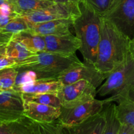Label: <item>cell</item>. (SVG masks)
Listing matches in <instances>:
<instances>
[{"mask_svg":"<svg viewBox=\"0 0 134 134\" xmlns=\"http://www.w3.org/2000/svg\"><path fill=\"white\" fill-rule=\"evenodd\" d=\"M130 40L113 24L103 18L102 35L95 64L96 68L108 76L128 58L130 53Z\"/></svg>","mask_w":134,"mask_h":134,"instance_id":"obj_1","label":"cell"},{"mask_svg":"<svg viewBox=\"0 0 134 134\" xmlns=\"http://www.w3.org/2000/svg\"><path fill=\"white\" fill-rule=\"evenodd\" d=\"M81 14L73 20L76 36L81 42L79 51L85 62L96 64L102 35L103 16L85 3L79 4Z\"/></svg>","mask_w":134,"mask_h":134,"instance_id":"obj_2","label":"cell"},{"mask_svg":"<svg viewBox=\"0 0 134 134\" xmlns=\"http://www.w3.org/2000/svg\"><path fill=\"white\" fill-rule=\"evenodd\" d=\"M81 63L76 54L66 56L44 51L17 63L14 68L33 71L37 79H58L62 73Z\"/></svg>","mask_w":134,"mask_h":134,"instance_id":"obj_3","label":"cell"},{"mask_svg":"<svg viewBox=\"0 0 134 134\" xmlns=\"http://www.w3.org/2000/svg\"><path fill=\"white\" fill-rule=\"evenodd\" d=\"M134 85V59L128 55L126 60L107 76L97 90L100 96H116L131 85Z\"/></svg>","mask_w":134,"mask_h":134,"instance_id":"obj_4","label":"cell"},{"mask_svg":"<svg viewBox=\"0 0 134 134\" xmlns=\"http://www.w3.org/2000/svg\"><path fill=\"white\" fill-rule=\"evenodd\" d=\"M112 103L109 98L99 100L94 99L86 103L69 108L61 107V115L58 122L65 127L77 125L89 118L100 113L104 109L105 105Z\"/></svg>","mask_w":134,"mask_h":134,"instance_id":"obj_5","label":"cell"},{"mask_svg":"<svg viewBox=\"0 0 134 134\" xmlns=\"http://www.w3.org/2000/svg\"><path fill=\"white\" fill-rule=\"evenodd\" d=\"M103 18L130 39L134 37V0H113Z\"/></svg>","mask_w":134,"mask_h":134,"instance_id":"obj_6","label":"cell"},{"mask_svg":"<svg viewBox=\"0 0 134 134\" xmlns=\"http://www.w3.org/2000/svg\"><path fill=\"white\" fill-rule=\"evenodd\" d=\"M97 88L86 81L63 85L57 94L62 107H75L95 99Z\"/></svg>","mask_w":134,"mask_h":134,"instance_id":"obj_7","label":"cell"},{"mask_svg":"<svg viewBox=\"0 0 134 134\" xmlns=\"http://www.w3.org/2000/svg\"><path fill=\"white\" fill-rule=\"evenodd\" d=\"M80 14L79 5L56 2L48 7L27 13L21 17L25 18L30 24H34L55 20H75Z\"/></svg>","mask_w":134,"mask_h":134,"instance_id":"obj_8","label":"cell"},{"mask_svg":"<svg viewBox=\"0 0 134 134\" xmlns=\"http://www.w3.org/2000/svg\"><path fill=\"white\" fill-rule=\"evenodd\" d=\"M107 77L106 75L96 68L95 64L84 61L64 71L58 77V79L63 85H69L84 80L98 88Z\"/></svg>","mask_w":134,"mask_h":134,"instance_id":"obj_9","label":"cell"},{"mask_svg":"<svg viewBox=\"0 0 134 134\" xmlns=\"http://www.w3.org/2000/svg\"><path fill=\"white\" fill-rule=\"evenodd\" d=\"M24 111L22 93L14 89L0 92V124L18 120L24 116Z\"/></svg>","mask_w":134,"mask_h":134,"instance_id":"obj_10","label":"cell"},{"mask_svg":"<svg viewBox=\"0 0 134 134\" xmlns=\"http://www.w3.org/2000/svg\"><path fill=\"white\" fill-rule=\"evenodd\" d=\"M46 51L52 53L71 56L75 54L81 47V42L71 33L65 35L44 36Z\"/></svg>","mask_w":134,"mask_h":134,"instance_id":"obj_11","label":"cell"},{"mask_svg":"<svg viewBox=\"0 0 134 134\" xmlns=\"http://www.w3.org/2000/svg\"><path fill=\"white\" fill-rule=\"evenodd\" d=\"M24 102V116L37 123H52L58 120L61 108L32 102Z\"/></svg>","mask_w":134,"mask_h":134,"instance_id":"obj_12","label":"cell"},{"mask_svg":"<svg viewBox=\"0 0 134 134\" xmlns=\"http://www.w3.org/2000/svg\"><path fill=\"white\" fill-rule=\"evenodd\" d=\"M73 19H60L34 24H31L27 31L41 36L69 34H71L69 29L73 27Z\"/></svg>","mask_w":134,"mask_h":134,"instance_id":"obj_13","label":"cell"},{"mask_svg":"<svg viewBox=\"0 0 134 134\" xmlns=\"http://www.w3.org/2000/svg\"><path fill=\"white\" fill-rule=\"evenodd\" d=\"M105 126V116L103 110L100 113L85 121L69 127H64L67 134H103Z\"/></svg>","mask_w":134,"mask_h":134,"instance_id":"obj_14","label":"cell"},{"mask_svg":"<svg viewBox=\"0 0 134 134\" xmlns=\"http://www.w3.org/2000/svg\"><path fill=\"white\" fill-rule=\"evenodd\" d=\"M63 84L56 79H37L30 83L16 88L14 90L26 94H56L58 93Z\"/></svg>","mask_w":134,"mask_h":134,"instance_id":"obj_15","label":"cell"},{"mask_svg":"<svg viewBox=\"0 0 134 134\" xmlns=\"http://www.w3.org/2000/svg\"><path fill=\"white\" fill-rule=\"evenodd\" d=\"M55 3L54 0H9L12 11L18 16L48 7Z\"/></svg>","mask_w":134,"mask_h":134,"instance_id":"obj_16","label":"cell"},{"mask_svg":"<svg viewBox=\"0 0 134 134\" xmlns=\"http://www.w3.org/2000/svg\"><path fill=\"white\" fill-rule=\"evenodd\" d=\"M0 134H38L35 122L23 116L18 120L0 124Z\"/></svg>","mask_w":134,"mask_h":134,"instance_id":"obj_17","label":"cell"},{"mask_svg":"<svg viewBox=\"0 0 134 134\" xmlns=\"http://www.w3.org/2000/svg\"><path fill=\"white\" fill-rule=\"evenodd\" d=\"M30 27L31 24L25 18L16 16L0 29V42L7 44L20 33L28 31Z\"/></svg>","mask_w":134,"mask_h":134,"instance_id":"obj_18","label":"cell"},{"mask_svg":"<svg viewBox=\"0 0 134 134\" xmlns=\"http://www.w3.org/2000/svg\"><path fill=\"white\" fill-rule=\"evenodd\" d=\"M36 53L31 52L24 44L16 38H13L8 42L5 47V56L17 63L20 62Z\"/></svg>","mask_w":134,"mask_h":134,"instance_id":"obj_19","label":"cell"},{"mask_svg":"<svg viewBox=\"0 0 134 134\" xmlns=\"http://www.w3.org/2000/svg\"><path fill=\"white\" fill-rule=\"evenodd\" d=\"M13 38H16L23 43L30 51L34 53L46 51V44L44 36L35 35L29 31H24Z\"/></svg>","mask_w":134,"mask_h":134,"instance_id":"obj_20","label":"cell"},{"mask_svg":"<svg viewBox=\"0 0 134 134\" xmlns=\"http://www.w3.org/2000/svg\"><path fill=\"white\" fill-rule=\"evenodd\" d=\"M105 116V126L103 134H118L121 126L116 113V105L113 102L107 104L103 109Z\"/></svg>","mask_w":134,"mask_h":134,"instance_id":"obj_21","label":"cell"},{"mask_svg":"<svg viewBox=\"0 0 134 134\" xmlns=\"http://www.w3.org/2000/svg\"><path fill=\"white\" fill-rule=\"evenodd\" d=\"M22 94L24 101L35 102L55 107H62L60 99L56 94Z\"/></svg>","mask_w":134,"mask_h":134,"instance_id":"obj_22","label":"cell"},{"mask_svg":"<svg viewBox=\"0 0 134 134\" xmlns=\"http://www.w3.org/2000/svg\"><path fill=\"white\" fill-rule=\"evenodd\" d=\"M18 73V69L15 68L0 71V90L5 91L14 88Z\"/></svg>","mask_w":134,"mask_h":134,"instance_id":"obj_23","label":"cell"},{"mask_svg":"<svg viewBox=\"0 0 134 134\" xmlns=\"http://www.w3.org/2000/svg\"><path fill=\"white\" fill-rule=\"evenodd\" d=\"M35 124L38 134H67L58 120L52 123L35 122Z\"/></svg>","mask_w":134,"mask_h":134,"instance_id":"obj_24","label":"cell"},{"mask_svg":"<svg viewBox=\"0 0 134 134\" xmlns=\"http://www.w3.org/2000/svg\"><path fill=\"white\" fill-rule=\"evenodd\" d=\"M18 73L13 89L37 80V76L34 71L29 69H18Z\"/></svg>","mask_w":134,"mask_h":134,"instance_id":"obj_25","label":"cell"},{"mask_svg":"<svg viewBox=\"0 0 134 134\" xmlns=\"http://www.w3.org/2000/svg\"><path fill=\"white\" fill-rule=\"evenodd\" d=\"M113 0H83L82 2L94 9L103 16L111 7Z\"/></svg>","mask_w":134,"mask_h":134,"instance_id":"obj_26","label":"cell"},{"mask_svg":"<svg viewBox=\"0 0 134 134\" xmlns=\"http://www.w3.org/2000/svg\"><path fill=\"white\" fill-rule=\"evenodd\" d=\"M16 64V62L10 58L5 55H0V71L7 68H14Z\"/></svg>","mask_w":134,"mask_h":134,"instance_id":"obj_27","label":"cell"},{"mask_svg":"<svg viewBox=\"0 0 134 134\" xmlns=\"http://www.w3.org/2000/svg\"><path fill=\"white\" fill-rule=\"evenodd\" d=\"M18 16L16 15H10V16H6L3 15V14H0V29L3 27L4 26H6L9 22L14 19Z\"/></svg>","mask_w":134,"mask_h":134,"instance_id":"obj_28","label":"cell"},{"mask_svg":"<svg viewBox=\"0 0 134 134\" xmlns=\"http://www.w3.org/2000/svg\"><path fill=\"white\" fill-rule=\"evenodd\" d=\"M118 134H134V128L127 124H121Z\"/></svg>","mask_w":134,"mask_h":134,"instance_id":"obj_29","label":"cell"},{"mask_svg":"<svg viewBox=\"0 0 134 134\" xmlns=\"http://www.w3.org/2000/svg\"><path fill=\"white\" fill-rule=\"evenodd\" d=\"M55 2L62 3H70L75 4V5H79L82 2L83 0H54Z\"/></svg>","mask_w":134,"mask_h":134,"instance_id":"obj_30","label":"cell"},{"mask_svg":"<svg viewBox=\"0 0 134 134\" xmlns=\"http://www.w3.org/2000/svg\"><path fill=\"white\" fill-rule=\"evenodd\" d=\"M130 52L132 58L134 59V37L130 40Z\"/></svg>","mask_w":134,"mask_h":134,"instance_id":"obj_31","label":"cell"},{"mask_svg":"<svg viewBox=\"0 0 134 134\" xmlns=\"http://www.w3.org/2000/svg\"><path fill=\"white\" fill-rule=\"evenodd\" d=\"M5 43L0 42V55H5V47H6Z\"/></svg>","mask_w":134,"mask_h":134,"instance_id":"obj_32","label":"cell"},{"mask_svg":"<svg viewBox=\"0 0 134 134\" xmlns=\"http://www.w3.org/2000/svg\"><path fill=\"white\" fill-rule=\"evenodd\" d=\"M5 3L9 4V0H0V6Z\"/></svg>","mask_w":134,"mask_h":134,"instance_id":"obj_33","label":"cell"},{"mask_svg":"<svg viewBox=\"0 0 134 134\" xmlns=\"http://www.w3.org/2000/svg\"><path fill=\"white\" fill-rule=\"evenodd\" d=\"M1 91H2V90H0V92H1Z\"/></svg>","mask_w":134,"mask_h":134,"instance_id":"obj_34","label":"cell"}]
</instances>
